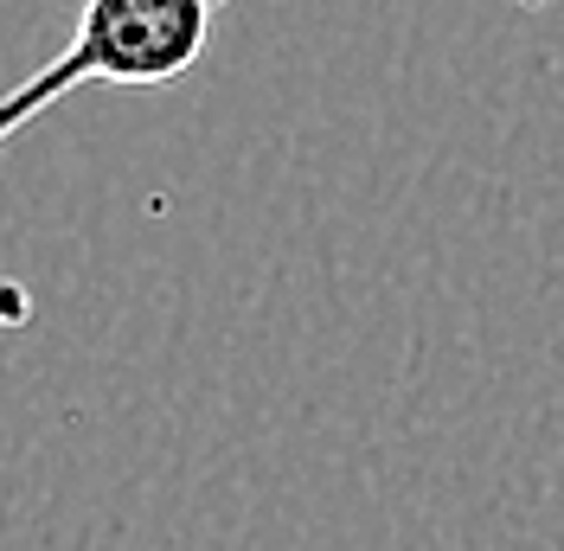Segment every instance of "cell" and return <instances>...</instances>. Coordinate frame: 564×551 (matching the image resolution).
<instances>
[{
    "mask_svg": "<svg viewBox=\"0 0 564 551\" xmlns=\"http://www.w3.org/2000/svg\"><path fill=\"white\" fill-rule=\"evenodd\" d=\"M520 7H527V13H545V7H564V0H520Z\"/></svg>",
    "mask_w": 564,
    "mask_h": 551,
    "instance_id": "cell-2",
    "label": "cell"
},
{
    "mask_svg": "<svg viewBox=\"0 0 564 551\" xmlns=\"http://www.w3.org/2000/svg\"><path fill=\"white\" fill-rule=\"evenodd\" d=\"M225 0H84L65 52L13 84L0 97V141H13L26 122H39L52 104H65L70 90H148V84H174L199 65ZM0 321H26L20 282H0Z\"/></svg>",
    "mask_w": 564,
    "mask_h": 551,
    "instance_id": "cell-1",
    "label": "cell"
}]
</instances>
